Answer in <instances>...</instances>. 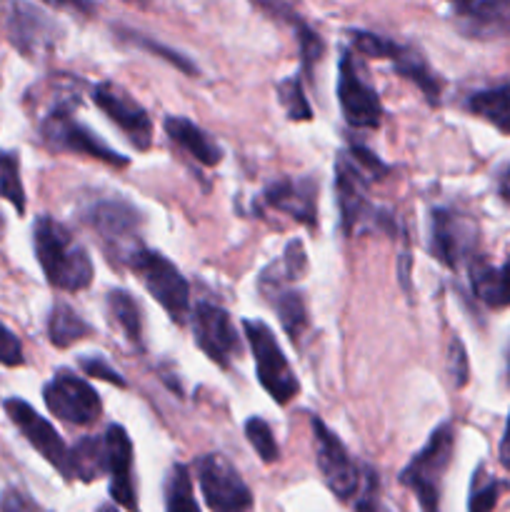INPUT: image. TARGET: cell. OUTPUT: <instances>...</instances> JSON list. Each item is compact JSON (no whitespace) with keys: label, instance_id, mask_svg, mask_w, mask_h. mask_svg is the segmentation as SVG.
I'll use <instances>...</instances> for the list:
<instances>
[{"label":"cell","instance_id":"1","mask_svg":"<svg viewBox=\"0 0 510 512\" xmlns=\"http://www.w3.org/2000/svg\"><path fill=\"white\" fill-rule=\"evenodd\" d=\"M33 245L40 268L53 288L65 290V293H78L88 288L93 280V260L85 245H80L63 223L50 215L35 220Z\"/></svg>","mask_w":510,"mask_h":512},{"label":"cell","instance_id":"2","mask_svg":"<svg viewBox=\"0 0 510 512\" xmlns=\"http://www.w3.org/2000/svg\"><path fill=\"white\" fill-rule=\"evenodd\" d=\"M455 448V430L450 423L438 425L430 433L428 443L420 453L413 455L408 468L400 473V483L413 490L420 500L423 512H440V493H443V478L450 468Z\"/></svg>","mask_w":510,"mask_h":512},{"label":"cell","instance_id":"3","mask_svg":"<svg viewBox=\"0 0 510 512\" xmlns=\"http://www.w3.org/2000/svg\"><path fill=\"white\" fill-rule=\"evenodd\" d=\"M128 268L138 275L145 290L158 300L160 308L175 323H185L190 313V285L165 255L148 248H138L128 258Z\"/></svg>","mask_w":510,"mask_h":512},{"label":"cell","instance_id":"4","mask_svg":"<svg viewBox=\"0 0 510 512\" xmlns=\"http://www.w3.org/2000/svg\"><path fill=\"white\" fill-rule=\"evenodd\" d=\"M40 135H43V143L48 148L58 150V153L88 155V158L103 160V163L115 165V168L128 165L125 155L115 153L93 130H88L83 123L73 118V105L70 103H55L48 110V115L40 120Z\"/></svg>","mask_w":510,"mask_h":512},{"label":"cell","instance_id":"5","mask_svg":"<svg viewBox=\"0 0 510 512\" xmlns=\"http://www.w3.org/2000/svg\"><path fill=\"white\" fill-rule=\"evenodd\" d=\"M243 330L250 343V350H253L260 385H263V390L275 403L288 405L298 395L300 383L295 378L293 368L288 365V358L280 350L273 330L265 323H260V320H245Z\"/></svg>","mask_w":510,"mask_h":512},{"label":"cell","instance_id":"6","mask_svg":"<svg viewBox=\"0 0 510 512\" xmlns=\"http://www.w3.org/2000/svg\"><path fill=\"white\" fill-rule=\"evenodd\" d=\"M350 38H353L355 50H360L363 55H370V58H388L403 78L413 80V83L423 90L428 103H440L443 83H440L438 75L430 70V65L425 63L420 50H415L413 45L395 43V40L383 38V35L365 33V30H350Z\"/></svg>","mask_w":510,"mask_h":512},{"label":"cell","instance_id":"7","mask_svg":"<svg viewBox=\"0 0 510 512\" xmlns=\"http://www.w3.org/2000/svg\"><path fill=\"white\" fill-rule=\"evenodd\" d=\"M195 470L205 505L213 512H248L253 508V493L223 455H203Z\"/></svg>","mask_w":510,"mask_h":512},{"label":"cell","instance_id":"8","mask_svg":"<svg viewBox=\"0 0 510 512\" xmlns=\"http://www.w3.org/2000/svg\"><path fill=\"white\" fill-rule=\"evenodd\" d=\"M310 428H313V448L315 458H318V470L325 478V483H328V488L340 500H355L360 493V485H363L358 465L353 463L345 445L340 443L338 435L323 420L310 418Z\"/></svg>","mask_w":510,"mask_h":512},{"label":"cell","instance_id":"9","mask_svg":"<svg viewBox=\"0 0 510 512\" xmlns=\"http://www.w3.org/2000/svg\"><path fill=\"white\" fill-rule=\"evenodd\" d=\"M43 398L50 413L68 425H93L103 415V405L93 385L68 370L53 375L43 388Z\"/></svg>","mask_w":510,"mask_h":512},{"label":"cell","instance_id":"10","mask_svg":"<svg viewBox=\"0 0 510 512\" xmlns=\"http://www.w3.org/2000/svg\"><path fill=\"white\" fill-rule=\"evenodd\" d=\"M85 220L90 228L100 235L105 245H115V255L118 263H128L130 255L143 245L138 243L140 238V215L125 200H95L88 210H85Z\"/></svg>","mask_w":510,"mask_h":512},{"label":"cell","instance_id":"11","mask_svg":"<svg viewBox=\"0 0 510 512\" xmlns=\"http://www.w3.org/2000/svg\"><path fill=\"white\" fill-rule=\"evenodd\" d=\"M5 413L13 420L15 428L25 435L30 445L63 475L65 480H73V468H70V448L63 443V438L58 435V430L43 418V415L35 413L25 400L20 398H8L5 400Z\"/></svg>","mask_w":510,"mask_h":512},{"label":"cell","instance_id":"12","mask_svg":"<svg viewBox=\"0 0 510 512\" xmlns=\"http://www.w3.org/2000/svg\"><path fill=\"white\" fill-rule=\"evenodd\" d=\"M475 223L450 208H435L430 215V250L445 268L455 270L473 255L478 243Z\"/></svg>","mask_w":510,"mask_h":512},{"label":"cell","instance_id":"13","mask_svg":"<svg viewBox=\"0 0 510 512\" xmlns=\"http://www.w3.org/2000/svg\"><path fill=\"white\" fill-rule=\"evenodd\" d=\"M193 333L198 348L220 368H228L233 355L240 353V338L228 310L215 303H198L193 310Z\"/></svg>","mask_w":510,"mask_h":512},{"label":"cell","instance_id":"14","mask_svg":"<svg viewBox=\"0 0 510 512\" xmlns=\"http://www.w3.org/2000/svg\"><path fill=\"white\" fill-rule=\"evenodd\" d=\"M335 193H338L340 220L348 235L358 233L365 223H373L378 210L370 208L368 175L353 163L348 153L335 160Z\"/></svg>","mask_w":510,"mask_h":512},{"label":"cell","instance_id":"15","mask_svg":"<svg viewBox=\"0 0 510 512\" xmlns=\"http://www.w3.org/2000/svg\"><path fill=\"white\" fill-rule=\"evenodd\" d=\"M338 98L340 110L345 120L353 128H378L383 118V105H380L378 93L360 78L355 60L350 53H343L340 60V80H338Z\"/></svg>","mask_w":510,"mask_h":512},{"label":"cell","instance_id":"16","mask_svg":"<svg viewBox=\"0 0 510 512\" xmlns=\"http://www.w3.org/2000/svg\"><path fill=\"white\" fill-rule=\"evenodd\" d=\"M93 100L138 150H148L150 138H153V123L138 100L130 98L125 90L113 83H98L93 88Z\"/></svg>","mask_w":510,"mask_h":512},{"label":"cell","instance_id":"17","mask_svg":"<svg viewBox=\"0 0 510 512\" xmlns=\"http://www.w3.org/2000/svg\"><path fill=\"white\" fill-rule=\"evenodd\" d=\"M260 205L313 228L318 223V183L313 178L273 180L260 195Z\"/></svg>","mask_w":510,"mask_h":512},{"label":"cell","instance_id":"18","mask_svg":"<svg viewBox=\"0 0 510 512\" xmlns=\"http://www.w3.org/2000/svg\"><path fill=\"white\" fill-rule=\"evenodd\" d=\"M105 458L110 473V498L125 510H138V498L133 488V443L120 425L105 430Z\"/></svg>","mask_w":510,"mask_h":512},{"label":"cell","instance_id":"19","mask_svg":"<svg viewBox=\"0 0 510 512\" xmlns=\"http://www.w3.org/2000/svg\"><path fill=\"white\" fill-rule=\"evenodd\" d=\"M288 280L283 278L275 265H270L263 275H260V293L270 300L273 310L278 313L280 325L290 340H300V335L308 328V310H305L303 295L298 290L288 288Z\"/></svg>","mask_w":510,"mask_h":512},{"label":"cell","instance_id":"20","mask_svg":"<svg viewBox=\"0 0 510 512\" xmlns=\"http://www.w3.org/2000/svg\"><path fill=\"white\" fill-rule=\"evenodd\" d=\"M10 40L25 55H33L53 43V23L33 5H13L8 18Z\"/></svg>","mask_w":510,"mask_h":512},{"label":"cell","instance_id":"21","mask_svg":"<svg viewBox=\"0 0 510 512\" xmlns=\"http://www.w3.org/2000/svg\"><path fill=\"white\" fill-rule=\"evenodd\" d=\"M453 13L468 35H510V5L505 3H458Z\"/></svg>","mask_w":510,"mask_h":512},{"label":"cell","instance_id":"22","mask_svg":"<svg viewBox=\"0 0 510 512\" xmlns=\"http://www.w3.org/2000/svg\"><path fill=\"white\" fill-rule=\"evenodd\" d=\"M470 285L475 298L488 308H508L510 305V258L500 268L473 260L470 263Z\"/></svg>","mask_w":510,"mask_h":512},{"label":"cell","instance_id":"23","mask_svg":"<svg viewBox=\"0 0 510 512\" xmlns=\"http://www.w3.org/2000/svg\"><path fill=\"white\" fill-rule=\"evenodd\" d=\"M165 133L173 140L178 148H183L185 153L193 155L198 163L203 165H218L220 158H223V150L215 143L213 138L203 133L195 123H190L188 118H175V115H168L165 118Z\"/></svg>","mask_w":510,"mask_h":512},{"label":"cell","instance_id":"24","mask_svg":"<svg viewBox=\"0 0 510 512\" xmlns=\"http://www.w3.org/2000/svg\"><path fill=\"white\" fill-rule=\"evenodd\" d=\"M70 468L73 480L93 483L98 475L108 473V458H105V438H80L70 450Z\"/></svg>","mask_w":510,"mask_h":512},{"label":"cell","instance_id":"25","mask_svg":"<svg viewBox=\"0 0 510 512\" xmlns=\"http://www.w3.org/2000/svg\"><path fill=\"white\" fill-rule=\"evenodd\" d=\"M108 313L113 323L123 330L125 338L130 340V345L143 350V315H140V308L133 300V295L125 293V290H110Z\"/></svg>","mask_w":510,"mask_h":512},{"label":"cell","instance_id":"26","mask_svg":"<svg viewBox=\"0 0 510 512\" xmlns=\"http://www.w3.org/2000/svg\"><path fill=\"white\" fill-rule=\"evenodd\" d=\"M93 333L88 323L68 303H55L48 315V338L55 348H70L80 338Z\"/></svg>","mask_w":510,"mask_h":512},{"label":"cell","instance_id":"27","mask_svg":"<svg viewBox=\"0 0 510 512\" xmlns=\"http://www.w3.org/2000/svg\"><path fill=\"white\" fill-rule=\"evenodd\" d=\"M470 110L510 135V83L475 93L470 98Z\"/></svg>","mask_w":510,"mask_h":512},{"label":"cell","instance_id":"28","mask_svg":"<svg viewBox=\"0 0 510 512\" xmlns=\"http://www.w3.org/2000/svg\"><path fill=\"white\" fill-rule=\"evenodd\" d=\"M165 512H200L193 495V480L185 465H173L165 478Z\"/></svg>","mask_w":510,"mask_h":512},{"label":"cell","instance_id":"29","mask_svg":"<svg viewBox=\"0 0 510 512\" xmlns=\"http://www.w3.org/2000/svg\"><path fill=\"white\" fill-rule=\"evenodd\" d=\"M0 198L8 200L18 213H25V190L20 180V163L15 153L0 150Z\"/></svg>","mask_w":510,"mask_h":512},{"label":"cell","instance_id":"30","mask_svg":"<svg viewBox=\"0 0 510 512\" xmlns=\"http://www.w3.org/2000/svg\"><path fill=\"white\" fill-rule=\"evenodd\" d=\"M245 438L250 440V445H253V450L260 455L263 463L270 465L280 458L273 430H270V425L263 418H248V423H245Z\"/></svg>","mask_w":510,"mask_h":512},{"label":"cell","instance_id":"31","mask_svg":"<svg viewBox=\"0 0 510 512\" xmlns=\"http://www.w3.org/2000/svg\"><path fill=\"white\" fill-rule=\"evenodd\" d=\"M278 98L290 120H310V115H313L308 100H305L303 83H300L298 75H295V78H285L283 83L278 85Z\"/></svg>","mask_w":510,"mask_h":512},{"label":"cell","instance_id":"32","mask_svg":"<svg viewBox=\"0 0 510 512\" xmlns=\"http://www.w3.org/2000/svg\"><path fill=\"white\" fill-rule=\"evenodd\" d=\"M500 490H503V485L498 480L488 478V475H483V470H478V475L473 478V488H470V512H493L498 505Z\"/></svg>","mask_w":510,"mask_h":512},{"label":"cell","instance_id":"33","mask_svg":"<svg viewBox=\"0 0 510 512\" xmlns=\"http://www.w3.org/2000/svg\"><path fill=\"white\" fill-rule=\"evenodd\" d=\"M288 20L293 23V28L298 30V43H300V55H303V65L305 68H310V65H313L315 60H320V55H323V48H325L323 38H320L313 28H308V25L303 23V18H298V15H295L290 8H288Z\"/></svg>","mask_w":510,"mask_h":512},{"label":"cell","instance_id":"34","mask_svg":"<svg viewBox=\"0 0 510 512\" xmlns=\"http://www.w3.org/2000/svg\"><path fill=\"white\" fill-rule=\"evenodd\" d=\"M123 35H125V38L130 40V43L138 45V48L148 50V53H158V55H163V58L168 60V63H173L175 68H180V70H183V73H188V75L198 73V68H195L193 63H188V58H185V55H180L178 50L165 48V45L155 43V40L145 38V35H140V33H133V30H123Z\"/></svg>","mask_w":510,"mask_h":512},{"label":"cell","instance_id":"35","mask_svg":"<svg viewBox=\"0 0 510 512\" xmlns=\"http://www.w3.org/2000/svg\"><path fill=\"white\" fill-rule=\"evenodd\" d=\"M278 270L283 273V278L288 280V283L298 280L300 275L308 270V258H305V250H303V245L298 243V240L288 243V248H285L283 260H280Z\"/></svg>","mask_w":510,"mask_h":512},{"label":"cell","instance_id":"36","mask_svg":"<svg viewBox=\"0 0 510 512\" xmlns=\"http://www.w3.org/2000/svg\"><path fill=\"white\" fill-rule=\"evenodd\" d=\"M353 505H355V512H385L378 495V475L365 470V480L363 485H360V493L358 498L353 500Z\"/></svg>","mask_w":510,"mask_h":512},{"label":"cell","instance_id":"37","mask_svg":"<svg viewBox=\"0 0 510 512\" xmlns=\"http://www.w3.org/2000/svg\"><path fill=\"white\" fill-rule=\"evenodd\" d=\"M448 370H450V378L458 388H463L468 383V355H465L463 343L458 338L450 340V348H448Z\"/></svg>","mask_w":510,"mask_h":512},{"label":"cell","instance_id":"38","mask_svg":"<svg viewBox=\"0 0 510 512\" xmlns=\"http://www.w3.org/2000/svg\"><path fill=\"white\" fill-rule=\"evenodd\" d=\"M0 365H8V368L23 365V345L3 323H0Z\"/></svg>","mask_w":510,"mask_h":512},{"label":"cell","instance_id":"39","mask_svg":"<svg viewBox=\"0 0 510 512\" xmlns=\"http://www.w3.org/2000/svg\"><path fill=\"white\" fill-rule=\"evenodd\" d=\"M80 368H83L90 378L105 380V383H113V385H120V388H125L123 375L115 373V370L110 368L103 358H83L80 360Z\"/></svg>","mask_w":510,"mask_h":512},{"label":"cell","instance_id":"40","mask_svg":"<svg viewBox=\"0 0 510 512\" xmlns=\"http://www.w3.org/2000/svg\"><path fill=\"white\" fill-rule=\"evenodd\" d=\"M0 512H28V505H25V500L15 490H8L0 498Z\"/></svg>","mask_w":510,"mask_h":512},{"label":"cell","instance_id":"41","mask_svg":"<svg viewBox=\"0 0 510 512\" xmlns=\"http://www.w3.org/2000/svg\"><path fill=\"white\" fill-rule=\"evenodd\" d=\"M500 463H503L505 468H510V415H508V425H505L503 443H500Z\"/></svg>","mask_w":510,"mask_h":512},{"label":"cell","instance_id":"42","mask_svg":"<svg viewBox=\"0 0 510 512\" xmlns=\"http://www.w3.org/2000/svg\"><path fill=\"white\" fill-rule=\"evenodd\" d=\"M498 193H500V198H503L505 203L510 205V165H508V168L503 170V173H500V180H498Z\"/></svg>","mask_w":510,"mask_h":512},{"label":"cell","instance_id":"43","mask_svg":"<svg viewBox=\"0 0 510 512\" xmlns=\"http://www.w3.org/2000/svg\"><path fill=\"white\" fill-rule=\"evenodd\" d=\"M98 512H120V510L115 508V505H103V508H100Z\"/></svg>","mask_w":510,"mask_h":512},{"label":"cell","instance_id":"44","mask_svg":"<svg viewBox=\"0 0 510 512\" xmlns=\"http://www.w3.org/2000/svg\"><path fill=\"white\" fill-rule=\"evenodd\" d=\"M508 380H510V353H508Z\"/></svg>","mask_w":510,"mask_h":512}]
</instances>
